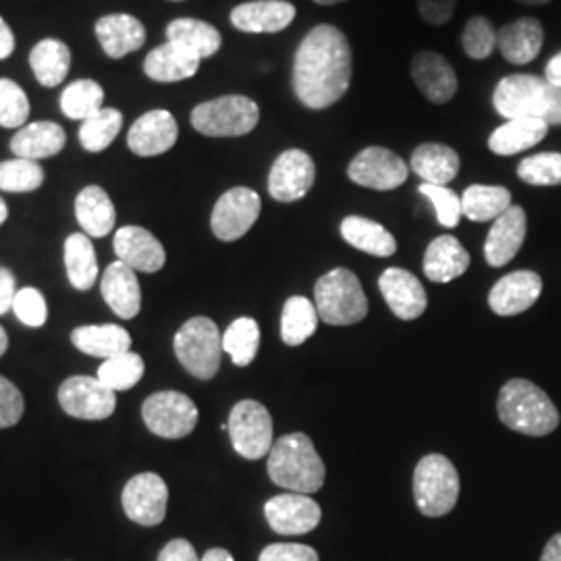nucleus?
<instances>
[{
  "instance_id": "obj_33",
  "label": "nucleus",
  "mask_w": 561,
  "mask_h": 561,
  "mask_svg": "<svg viewBox=\"0 0 561 561\" xmlns=\"http://www.w3.org/2000/svg\"><path fill=\"white\" fill-rule=\"evenodd\" d=\"M167 42H173L198 59L215 57L221 48L219 30L210 23L192 18H181L167 25Z\"/></svg>"
},
{
  "instance_id": "obj_39",
  "label": "nucleus",
  "mask_w": 561,
  "mask_h": 561,
  "mask_svg": "<svg viewBox=\"0 0 561 561\" xmlns=\"http://www.w3.org/2000/svg\"><path fill=\"white\" fill-rule=\"evenodd\" d=\"M319 327V312L314 301L294 296L285 301L280 317V340L291 347H298L310 340Z\"/></svg>"
},
{
  "instance_id": "obj_28",
  "label": "nucleus",
  "mask_w": 561,
  "mask_h": 561,
  "mask_svg": "<svg viewBox=\"0 0 561 561\" xmlns=\"http://www.w3.org/2000/svg\"><path fill=\"white\" fill-rule=\"evenodd\" d=\"M71 343L81 354L111 360L125 352H131V335L119 324H83L73 329Z\"/></svg>"
},
{
  "instance_id": "obj_43",
  "label": "nucleus",
  "mask_w": 561,
  "mask_h": 561,
  "mask_svg": "<svg viewBox=\"0 0 561 561\" xmlns=\"http://www.w3.org/2000/svg\"><path fill=\"white\" fill-rule=\"evenodd\" d=\"M144 370H146V364L141 360V356L134 352H125L111 360L102 362L96 379L102 385H106L111 391L119 393L136 387L144 377Z\"/></svg>"
},
{
  "instance_id": "obj_29",
  "label": "nucleus",
  "mask_w": 561,
  "mask_h": 561,
  "mask_svg": "<svg viewBox=\"0 0 561 561\" xmlns=\"http://www.w3.org/2000/svg\"><path fill=\"white\" fill-rule=\"evenodd\" d=\"M497 48L512 65H528L542 48V25L533 18L514 21L497 30Z\"/></svg>"
},
{
  "instance_id": "obj_24",
  "label": "nucleus",
  "mask_w": 561,
  "mask_h": 561,
  "mask_svg": "<svg viewBox=\"0 0 561 561\" xmlns=\"http://www.w3.org/2000/svg\"><path fill=\"white\" fill-rule=\"evenodd\" d=\"M102 298L119 319H136L141 310L140 280L136 271L115 261L108 264L101 280Z\"/></svg>"
},
{
  "instance_id": "obj_3",
  "label": "nucleus",
  "mask_w": 561,
  "mask_h": 561,
  "mask_svg": "<svg viewBox=\"0 0 561 561\" xmlns=\"http://www.w3.org/2000/svg\"><path fill=\"white\" fill-rule=\"evenodd\" d=\"M493 106L505 119H539L561 125V88L545 78L516 73L503 78L493 92Z\"/></svg>"
},
{
  "instance_id": "obj_46",
  "label": "nucleus",
  "mask_w": 561,
  "mask_h": 561,
  "mask_svg": "<svg viewBox=\"0 0 561 561\" xmlns=\"http://www.w3.org/2000/svg\"><path fill=\"white\" fill-rule=\"evenodd\" d=\"M30 117V101L13 80H0V125L7 129H21Z\"/></svg>"
},
{
  "instance_id": "obj_54",
  "label": "nucleus",
  "mask_w": 561,
  "mask_h": 561,
  "mask_svg": "<svg viewBox=\"0 0 561 561\" xmlns=\"http://www.w3.org/2000/svg\"><path fill=\"white\" fill-rule=\"evenodd\" d=\"M15 277L9 268H0V317L7 314L9 310H13V301L18 296V289H15Z\"/></svg>"
},
{
  "instance_id": "obj_2",
  "label": "nucleus",
  "mask_w": 561,
  "mask_h": 561,
  "mask_svg": "<svg viewBox=\"0 0 561 561\" xmlns=\"http://www.w3.org/2000/svg\"><path fill=\"white\" fill-rule=\"evenodd\" d=\"M266 468L277 486L304 495L321 491L327 474L314 443L304 433H291L273 443Z\"/></svg>"
},
{
  "instance_id": "obj_21",
  "label": "nucleus",
  "mask_w": 561,
  "mask_h": 561,
  "mask_svg": "<svg viewBox=\"0 0 561 561\" xmlns=\"http://www.w3.org/2000/svg\"><path fill=\"white\" fill-rule=\"evenodd\" d=\"M296 20V7L285 0L243 2L231 11V23L243 34H277Z\"/></svg>"
},
{
  "instance_id": "obj_60",
  "label": "nucleus",
  "mask_w": 561,
  "mask_h": 561,
  "mask_svg": "<svg viewBox=\"0 0 561 561\" xmlns=\"http://www.w3.org/2000/svg\"><path fill=\"white\" fill-rule=\"evenodd\" d=\"M7 217H9V208H7V204H4V201L0 198V225L7 221Z\"/></svg>"
},
{
  "instance_id": "obj_9",
  "label": "nucleus",
  "mask_w": 561,
  "mask_h": 561,
  "mask_svg": "<svg viewBox=\"0 0 561 561\" xmlns=\"http://www.w3.org/2000/svg\"><path fill=\"white\" fill-rule=\"evenodd\" d=\"M227 431L233 449L245 460H261L273 447V419L261 401L236 403L229 414Z\"/></svg>"
},
{
  "instance_id": "obj_41",
  "label": "nucleus",
  "mask_w": 561,
  "mask_h": 561,
  "mask_svg": "<svg viewBox=\"0 0 561 561\" xmlns=\"http://www.w3.org/2000/svg\"><path fill=\"white\" fill-rule=\"evenodd\" d=\"M104 102V90L94 80H78L69 83L60 94L62 113L73 121H85L99 113Z\"/></svg>"
},
{
  "instance_id": "obj_59",
  "label": "nucleus",
  "mask_w": 561,
  "mask_h": 561,
  "mask_svg": "<svg viewBox=\"0 0 561 561\" xmlns=\"http://www.w3.org/2000/svg\"><path fill=\"white\" fill-rule=\"evenodd\" d=\"M7 347H9V337H7V331L0 327V358L4 356Z\"/></svg>"
},
{
  "instance_id": "obj_42",
  "label": "nucleus",
  "mask_w": 561,
  "mask_h": 561,
  "mask_svg": "<svg viewBox=\"0 0 561 561\" xmlns=\"http://www.w3.org/2000/svg\"><path fill=\"white\" fill-rule=\"evenodd\" d=\"M123 127V115L117 108H101L92 117L81 121L80 141L88 152L106 150Z\"/></svg>"
},
{
  "instance_id": "obj_23",
  "label": "nucleus",
  "mask_w": 561,
  "mask_h": 561,
  "mask_svg": "<svg viewBox=\"0 0 561 561\" xmlns=\"http://www.w3.org/2000/svg\"><path fill=\"white\" fill-rule=\"evenodd\" d=\"M412 80L433 104H445L458 92V78L449 60L439 53H421L412 59Z\"/></svg>"
},
{
  "instance_id": "obj_51",
  "label": "nucleus",
  "mask_w": 561,
  "mask_h": 561,
  "mask_svg": "<svg viewBox=\"0 0 561 561\" xmlns=\"http://www.w3.org/2000/svg\"><path fill=\"white\" fill-rule=\"evenodd\" d=\"M259 561H321L310 545L300 542H273L262 549Z\"/></svg>"
},
{
  "instance_id": "obj_52",
  "label": "nucleus",
  "mask_w": 561,
  "mask_h": 561,
  "mask_svg": "<svg viewBox=\"0 0 561 561\" xmlns=\"http://www.w3.org/2000/svg\"><path fill=\"white\" fill-rule=\"evenodd\" d=\"M458 0H419L422 20L431 25H445L451 20Z\"/></svg>"
},
{
  "instance_id": "obj_61",
  "label": "nucleus",
  "mask_w": 561,
  "mask_h": 561,
  "mask_svg": "<svg viewBox=\"0 0 561 561\" xmlns=\"http://www.w3.org/2000/svg\"><path fill=\"white\" fill-rule=\"evenodd\" d=\"M516 2H520V4H530V7H535V4H547L549 0H516Z\"/></svg>"
},
{
  "instance_id": "obj_40",
  "label": "nucleus",
  "mask_w": 561,
  "mask_h": 561,
  "mask_svg": "<svg viewBox=\"0 0 561 561\" xmlns=\"http://www.w3.org/2000/svg\"><path fill=\"white\" fill-rule=\"evenodd\" d=\"M261 347V327L254 319L241 317L222 333V352L229 354L236 366L252 364Z\"/></svg>"
},
{
  "instance_id": "obj_5",
  "label": "nucleus",
  "mask_w": 561,
  "mask_h": 561,
  "mask_svg": "<svg viewBox=\"0 0 561 561\" xmlns=\"http://www.w3.org/2000/svg\"><path fill=\"white\" fill-rule=\"evenodd\" d=\"M314 306L319 319L333 327L356 324L368 314L360 279L350 268H333L317 280Z\"/></svg>"
},
{
  "instance_id": "obj_10",
  "label": "nucleus",
  "mask_w": 561,
  "mask_h": 561,
  "mask_svg": "<svg viewBox=\"0 0 561 561\" xmlns=\"http://www.w3.org/2000/svg\"><path fill=\"white\" fill-rule=\"evenodd\" d=\"M146 426L162 439H183L192 435L198 424V408L185 393L159 391L141 405Z\"/></svg>"
},
{
  "instance_id": "obj_16",
  "label": "nucleus",
  "mask_w": 561,
  "mask_h": 561,
  "mask_svg": "<svg viewBox=\"0 0 561 561\" xmlns=\"http://www.w3.org/2000/svg\"><path fill=\"white\" fill-rule=\"evenodd\" d=\"M264 516L277 535L298 537L321 524L322 510L310 495L289 491L268 500L264 505Z\"/></svg>"
},
{
  "instance_id": "obj_62",
  "label": "nucleus",
  "mask_w": 561,
  "mask_h": 561,
  "mask_svg": "<svg viewBox=\"0 0 561 561\" xmlns=\"http://www.w3.org/2000/svg\"><path fill=\"white\" fill-rule=\"evenodd\" d=\"M317 4H322V7H331V4H340V2H345V0H314Z\"/></svg>"
},
{
  "instance_id": "obj_38",
  "label": "nucleus",
  "mask_w": 561,
  "mask_h": 561,
  "mask_svg": "<svg viewBox=\"0 0 561 561\" xmlns=\"http://www.w3.org/2000/svg\"><path fill=\"white\" fill-rule=\"evenodd\" d=\"M30 65L42 85L55 88L60 81H65L69 73V65H71L69 46L65 42L53 41V38L38 42L30 55Z\"/></svg>"
},
{
  "instance_id": "obj_58",
  "label": "nucleus",
  "mask_w": 561,
  "mask_h": 561,
  "mask_svg": "<svg viewBox=\"0 0 561 561\" xmlns=\"http://www.w3.org/2000/svg\"><path fill=\"white\" fill-rule=\"evenodd\" d=\"M201 561H236L233 560V556L227 551V549H221V547H215V549H208L204 556H202Z\"/></svg>"
},
{
  "instance_id": "obj_32",
  "label": "nucleus",
  "mask_w": 561,
  "mask_h": 561,
  "mask_svg": "<svg viewBox=\"0 0 561 561\" xmlns=\"http://www.w3.org/2000/svg\"><path fill=\"white\" fill-rule=\"evenodd\" d=\"M410 169L424 183L447 185L449 181L456 180V175L460 173V157L454 148H449L445 144L428 141V144H422L414 150Z\"/></svg>"
},
{
  "instance_id": "obj_7",
  "label": "nucleus",
  "mask_w": 561,
  "mask_h": 561,
  "mask_svg": "<svg viewBox=\"0 0 561 561\" xmlns=\"http://www.w3.org/2000/svg\"><path fill=\"white\" fill-rule=\"evenodd\" d=\"M181 366L196 379L208 381L221 368L222 335L219 327L206 317L190 319L173 341Z\"/></svg>"
},
{
  "instance_id": "obj_35",
  "label": "nucleus",
  "mask_w": 561,
  "mask_h": 561,
  "mask_svg": "<svg viewBox=\"0 0 561 561\" xmlns=\"http://www.w3.org/2000/svg\"><path fill=\"white\" fill-rule=\"evenodd\" d=\"M341 236L352 248L370 256L389 259L398 250L396 238L377 221L364 217H347L341 222Z\"/></svg>"
},
{
  "instance_id": "obj_1",
  "label": "nucleus",
  "mask_w": 561,
  "mask_h": 561,
  "mask_svg": "<svg viewBox=\"0 0 561 561\" xmlns=\"http://www.w3.org/2000/svg\"><path fill=\"white\" fill-rule=\"evenodd\" d=\"M352 46L335 25H317L301 41L294 60L298 101L321 111L340 102L352 83Z\"/></svg>"
},
{
  "instance_id": "obj_30",
  "label": "nucleus",
  "mask_w": 561,
  "mask_h": 561,
  "mask_svg": "<svg viewBox=\"0 0 561 561\" xmlns=\"http://www.w3.org/2000/svg\"><path fill=\"white\" fill-rule=\"evenodd\" d=\"M470 266V254L454 236L431 241L424 254V275L433 283H449L461 277Z\"/></svg>"
},
{
  "instance_id": "obj_14",
  "label": "nucleus",
  "mask_w": 561,
  "mask_h": 561,
  "mask_svg": "<svg viewBox=\"0 0 561 561\" xmlns=\"http://www.w3.org/2000/svg\"><path fill=\"white\" fill-rule=\"evenodd\" d=\"M125 516L140 526H159L167 516L169 486L154 472H141L125 484L123 495Z\"/></svg>"
},
{
  "instance_id": "obj_12",
  "label": "nucleus",
  "mask_w": 561,
  "mask_h": 561,
  "mask_svg": "<svg viewBox=\"0 0 561 561\" xmlns=\"http://www.w3.org/2000/svg\"><path fill=\"white\" fill-rule=\"evenodd\" d=\"M261 196L250 187H233L215 204L210 227L221 241L243 238L261 217Z\"/></svg>"
},
{
  "instance_id": "obj_56",
  "label": "nucleus",
  "mask_w": 561,
  "mask_h": 561,
  "mask_svg": "<svg viewBox=\"0 0 561 561\" xmlns=\"http://www.w3.org/2000/svg\"><path fill=\"white\" fill-rule=\"evenodd\" d=\"M545 80L549 81L551 85H556V88H561V53H558L553 59L547 62Z\"/></svg>"
},
{
  "instance_id": "obj_55",
  "label": "nucleus",
  "mask_w": 561,
  "mask_h": 561,
  "mask_svg": "<svg viewBox=\"0 0 561 561\" xmlns=\"http://www.w3.org/2000/svg\"><path fill=\"white\" fill-rule=\"evenodd\" d=\"M15 50V36L9 23L0 18V60L9 59Z\"/></svg>"
},
{
  "instance_id": "obj_25",
  "label": "nucleus",
  "mask_w": 561,
  "mask_h": 561,
  "mask_svg": "<svg viewBox=\"0 0 561 561\" xmlns=\"http://www.w3.org/2000/svg\"><path fill=\"white\" fill-rule=\"evenodd\" d=\"M96 36L102 44V50L111 59H123L129 53H136L146 42V27L140 20L127 13L104 15L96 23Z\"/></svg>"
},
{
  "instance_id": "obj_47",
  "label": "nucleus",
  "mask_w": 561,
  "mask_h": 561,
  "mask_svg": "<svg viewBox=\"0 0 561 561\" xmlns=\"http://www.w3.org/2000/svg\"><path fill=\"white\" fill-rule=\"evenodd\" d=\"M518 178L528 185H561L560 152H542L518 164Z\"/></svg>"
},
{
  "instance_id": "obj_17",
  "label": "nucleus",
  "mask_w": 561,
  "mask_h": 561,
  "mask_svg": "<svg viewBox=\"0 0 561 561\" xmlns=\"http://www.w3.org/2000/svg\"><path fill=\"white\" fill-rule=\"evenodd\" d=\"M180 136L178 121L169 111H150L141 115L127 131V146L138 157H159L169 152Z\"/></svg>"
},
{
  "instance_id": "obj_18",
  "label": "nucleus",
  "mask_w": 561,
  "mask_h": 561,
  "mask_svg": "<svg viewBox=\"0 0 561 561\" xmlns=\"http://www.w3.org/2000/svg\"><path fill=\"white\" fill-rule=\"evenodd\" d=\"M117 261L127 264L136 273H159L164 262H167V252L162 248L161 241L157 240L148 229L127 225L121 227L115 233L113 241Z\"/></svg>"
},
{
  "instance_id": "obj_49",
  "label": "nucleus",
  "mask_w": 561,
  "mask_h": 561,
  "mask_svg": "<svg viewBox=\"0 0 561 561\" xmlns=\"http://www.w3.org/2000/svg\"><path fill=\"white\" fill-rule=\"evenodd\" d=\"M13 310H15V314H18V319H20L23 324H27V327H42L46 319H48V308H46V300H44V296H42L38 289H34V287H25V289H20L18 291V296H15V301H13Z\"/></svg>"
},
{
  "instance_id": "obj_44",
  "label": "nucleus",
  "mask_w": 561,
  "mask_h": 561,
  "mask_svg": "<svg viewBox=\"0 0 561 561\" xmlns=\"http://www.w3.org/2000/svg\"><path fill=\"white\" fill-rule=\"evenodd\" d=\"M44 183V169L38 161L15 157L13 161L0 162V190L11 194L34 192Z\"/></svg>"
},
{
  "instance_id": "obj_4",
  "label": "nucleus",
  "mask_w": 561,
  "mask_h": 561,
  "mask_svg": "<svg viewBox=\"0 0 561 561\" xmlns=\"http://www.w3.org/2000/svg\"><path fill=\"white\" fill-rule=\"evenodd\" d=\"M497 412L503 424L528 437H545L560 424V412L535 382L512 379L500 391Z\"/></svg>"
},
{
  "instance_id": "obj_13",
  "label": "nucleus",
  "mask_w": 561,
  "mask_h": 561,
  "mask_svg": "<svg viewBox=\"0 0 561 561\" xmlns=\"http://www.w3.org/2000/svg\"><path fill=\"white\" fill-rule=\"evenodd\" d=\"M410 167L396 152L382 146H368L350 162L347 175L354 183L377 192H389L405 183Z\"/></svg>"
},
{
  "instance_id": "obj_48",
  "label": "nucleus",
  "mask_w": 561,
  "mask_h": 561,
  "mask_svg": "<svg viewBox=\"0 0 561 561\" xmlns=\"http://www.w3.org/2000/svg\"><path fill=\"white\" fill-rule=\"evenodd\" d=\"M421 194L435 206L437 219H439L443 227H447V229L458 227V222H460L463 215H461V198L454 190H449L447 185L422 183Z\"/></svg>"
},
{
  "instance_id": "obj_27",
  "label": "nucleus",
  "mask_w": 561,
  "mask_h": 561,
  "mask_svg": "<svg viewBox=\"0 0 561 561\" xmlns=\"http://www.w3.org/2000/svg\"><path fill=\"white\" fill-rule=\"evenodd\" d=\"M202 60L192 53L183 50L173 42H164L157 46L144 60V73L150 80L161 83H175V81L190 80L198 73Z\"/></svg>"
},
{
  "instance_id": "obj_53",
  "label": "nucleus",
  "mask_w": 561,
  "mask_h": 561,
  "mask_svg": "<svg viewBox=\"0 0 561 561\" xmlns=\"http://www.w3.org/2000/svg\"><path fill=\"white\" fill-rule=\"evenodd\" d=\"M159 561H201L194 545L185 539L167 542L159 556Z\"/></svg>"
},
{
  "instance_id": "obj_20",
  "label": "nucleus",
  "mask_w": 561,
  "mask_h": 561,
  "mask_svg": "<svg viewBox=\"0 0 561 561\" xmlns=\"http://www.w3.org/2000/svg\"><path fill=\"white\" fill-rule=\"evenodd\" d=\"M382 298L389 304L391 312L401 321H414L426 310V291L421 280L410 271L391 266L387 268L379 279Z\"/></svg>"
},
{
  "instance_id": "obj_37",
  "label": "nucleus",
  "mask_w": 561,
  "mask_h": 561,
  "mask_svg": "<svg viewBox=\"0 0 561 561\" xmlns=\"http://www.w3.org/2000/svg\"><path fill=\"white\" fill-rule=\"evenodd\" d=\"M510 206L512 194L500 185H470L461 196V215L474 222L495 221Z\"/></svg>"
},
{
  "instance_id": "obj_34",
  "label": "nucleus",
  "mask_w": 561,
  "mask_h": 561,
  "mask_svg": "<svg viewBox=\"0 0 561 561\" xmlns=\"http://www.w3.org/2000/svg\"><path fill=\"white\" fill-rule=\"evenodd\" d=\"M549 134V125L539 119H507L497 127L491 138L489 148L493 154L514 157L528 148H535Z\"/></svg>"
},
{
  "instance_id": "obj_57",
  "label": "nucleus",
  "mask_w": 561,
  "mask_h": 561,
  "mask_svg": "<svg viewBox=\"0 0 561 561\" xmlns=\"http://www.w3.org/2000/svg\"><path fill=\"white\" fill-rule=\"evenodd\" d=\"M541 561H561V533L560 535H553L545 549H542Z\"/></svg>"
},
{
  "instance_id": "obj_22",
  "label": "nucleus",
  "mask_w": 561,
  "mask_h": 561,
  "mask_svg": "<svg viewBox=\"0 0 561 561\" xmlns=\"http://www.w3.org/2000/svg\"><path fill=\"white\" fill-rule=\"evenodd\" d=\"M526 238V213L520 206H510L500 219L493 221L484 241V261L489 266H505L520 252Z\"/></svg>"
},
{
  "instance_id": "obj_15",
  "label": "nucleus",
  "mask_w": 561,
  "mask_h": 561,
  "mask_svg": "<svg viewBox=\"0 0 561 561\" xmlns=\"http://www.w3.org/2000/svg\"><path fill=\"white\" fill-rule=\"evenodd\" d=\"M317 167L308 152L285 150L268 173V194L277 202L301 201L314 185Z\"/></svg>"
},
{
  "instance_id": "obj_26",
  "label": "nucleus",
  "mask_w": 561,
  "mask_h": 561,
  "mask_svg": "<svg viewBox=\"0 0 561 561\" xmlns=\"http://www.w3.org/2000/svg\"><path fill=\"white\" fill-rule=\"evenodd\" d=\"M67 144V134L59 123L38 121L23 125L11 140V150L15 157L27 161H41L59 154Z\"/></svg>"
},
{
  "instance_id": "obj_31",
  "label": "nucleus",
  "mask_w": 561,
  "mask_h": 561,
  "mask_svg": "<svg viewBox=\"0 0 561 561\" xmlns=\"http://www.w3.org/2000/svg\"><path fill=\"white\" fill-rule=\"evenodd\" d=\"M76 217L88 238H106L115 229L117 210L101 185H88L76 198Z\"/></svg>"
},
{
  "instance_id": "obj_36",
  "label": "nucleus",
  "mask_w": 561,
  "mask_h": 561,
  "mask_svg": "<svg viewBox=\"0 0 561 561\" xmlns=\"http://www.w3.org/2000/svg\"><path fill=\"white\" fill-rule=\"evenodd\" d=\"M65 268L69 283L80 291H88L99 279L96 252L85 233H71L65 241Z\"/></svg>"
},
{
  "instance_id": "obj_19",
  "label": "nucleus",
  "mask_w": 561,
  "mask_h": 561,
  "mask_svg": "<svg viewBox=\"0 0 561 561\" xmlns=\"http://www.w3.org/2000/svg\"><path fill=\"white\" fill-rule=\"evenodd\" d=\"M542 280L533 271H516L497 280L489 294V306L500 317H516L541 298Z\"/></svg>"
},
{
  "instance_id": "obj_6",
  "label": "nucleus",
  "mask_w": 561,
  "mask_h": 561,
  "mask_svg": "<svg viewBox=\"0 0 561 561\" xmlns=\"http://www.w3.org/2000/svg\"><path fill=\"white\" fill-rule=\"evenodd\" d=\"M460 497V477L442 454L424 456L414 470V500L424 516L442 518Z\"/></svg>"
},
{
  "instance_id": "obj_11",
  "label": "nucleus",
  "mask_w": 561,
  "mask_h": 561,
  "mask_svg": "<svg viewBox=\"0 0 561 561\" xmlns=\"http://www.w3.org/2000/svg\"><path fill=\"white\" fill-rule=\"evenodd\" d=\"M60 408L80 421H106L117 410V393L96 377H71L59 387Z\"/></svg>"
},
{
  "instance_id": "obj_45",
  "label": "nucleus",
  "mask_w": 561,
  "mask_h": 561,
  "mask_svg": "<svg viewBox=\"0 0 561 561\" xmlns=\"http://www.w3.org/2000/svg\"><path fill=\"white\" fill-rule=\"evenodd\" d=\"M461 46L470 59H486L497 48V30L486 18H472L461 32Z\"/></svg>"
},
{
  "instance_id": "obj_50",
  "label": "nucleus",
  "mask_w": 561,
  "mask_h": 561,
  "mask_svg": "<svg viewBox=\"0 0 561 561\" xmlns=\"http://www.w3.org/2000/svg\"><path fill=\"white\" fill-rule=\"evenodd\" d=\"M23 396H21L20 389L0 377V428H9V426H15L23 416Z\"/></svg>"
},
{
  "instance_id": "obj_8",
  "label": "nucleus",
  "mask_w": 561,
  "mask_h": 561,
  "mask_svg": "<svg viewBox=\"0 0 561 561\" xmlns=\"http://www.w3.org/2000/svg\"><path fill=\"white\" fill-rule=\"evenodd\" d=\"M261 121L259 104L248 96H221L192 111L194 129L208 138H238L254 131Z\"/></svg>"
}]
</instances>
